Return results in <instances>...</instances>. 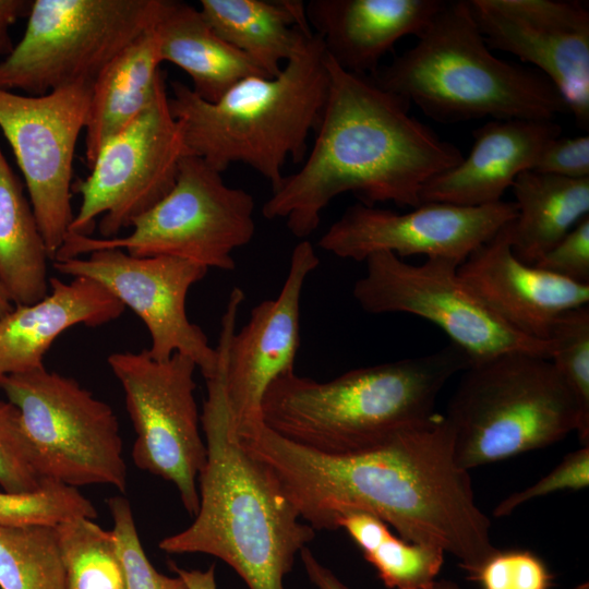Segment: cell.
I'll return each mask as SVG.
<instances>
[{"label": "cell", "instance_id": "9a60e30c", "mask_svg": "<svg viewBox=\"0 0 589 589\" xmlns=\"http://www.w3.org/2000/svg\"><path fill=\"white\" fill-rule=\"evenodd\" d=\"M60 274L92 279L106 288L145 324L152 358L166 361L175 353L190 358L205 380L216 372L218 353L185 309L190 288L208 268L175 256H134L122 249H103L86 257L56 260Z\"/></svg>", "mask_w": 589, "mask_h": 589}, {"label": "cell", "instance_id": "ba28073f", "mask_svg": "<svg viewBox=\"0 0 589 589\" xmlns=\"http://www.w3.org/2000/svg\"><path fill=\"white\" fill-rule=\"evenodd\" d=\"M254 209L248 191L227 185L220 172L187 155L170 192L139 216L127 236L68 235L53 261L122 249L134 256H175L233 271V251L250 243L255 233Z\"/></svg>", "mask_w": 589, "mask_h": 589}, {"label": "cell", "instance_id": "52a82bcc", "mask_svg": "<svg viewBox=\"0 0 589 589\" xmlns=\"http://www.w3.org/2000/svg\"><path fill=\"white\" fill-rule=\"evenodd\" d=\"M444 417L457 465L473 468L557 443L579 410L548 358L508 351L462 371Z\"/></svg>", "mask_w": 589, "mask_h": 589}, {"label": "cell", "instance_id": "f35d334b", "mask_svg": "<svg viewBox=\"0 0 589 589\" xmlns=\"http://www.w3.org/2000/svg\"><path fill=\"white\" fill-rule=\"evenodd\" d=\"M304 569L312 584L317 589H348L338 577L327 567L318 562L308 546L299 553ZM434 589H461L455 582L448 580L436 581Z\"/></svg>", "mask_w": 589, "mask_h": 589}, {"label": "cell", "instance_id": "9c48e42d", "mask_svg": "<svg viewBox=\"0 0 589 589\" xmlns=\"http://www.w3.org/2000/svg\"><path fill=\"white\" fill-rule=\"evenodd\" d=\"M161 0H34L21 40L0 61V89L40 96L94 83L151 28Z\"/></svg>", "mask_w": 589, "mask_h": 589}, {"label": "cell", "instance_id": "8d00e7d4", "mask_svg": "<svg viewBox=\"0 0 589 589\" xmlns=\"http://www.w3.org/2000/svg\"><path fill=\"white\" fill-rule=\"evenodd\" d=\"M534 266L576 283L589 284V216L579 221Z\"/></svg>", "mask_w": 589, "mask_h": 589}, {"label": "cell", "instance_id": "6da1fadb", "mask_svg": "<svg viewBox=\"0 0 589 589\" xmlns=\"http://www.w3.org/2000/svg\"><path fill=\"white\" fill-rule=\"evenodd\" d=\"M236 436L272 471L299 517L314 530L334 531L342 516L366 513L404 540L453 555L469 577L497 550L469 471L455 460L442 413L382 446L351 455L313 452L264 423Z\"/></svg>", "mask_w": 589, "mask_h": 589}, {"label": "cell", "instance_id": "cb8c5ba5", "mask_svg": "<svg viewBox=\"0 0 589 589\" xmlns=\"http://www.w3.org/2000/svg\"><path fill=\"white\" fill-rule=\"evenodd\" d=\"M153 26L119 52L93 83L85 125L88 167L104 144L151 105L165 83Z\"/></svg>", "mask_w": 589, "mask_h": 589}, {"label": "cell", "instance_id": "8fae6325", "mask_svg": "<svg viewBox=\"0 0 589 589\" xmlns=\"http://www.w3.org/2000/svg\"><path fill=\"white\" fill-rule=\"evenodd\" d=\"M365 274L352 296L366 313H408L440 327L462 349L471 363L508 351H524L551 359L553 340L527 337L493 314L464 284L459 264L429 257L409 264L390 252L365 259Z\"/></svg>", "mask_w": 589, "mask_h": 589}, {"label": "cell", "instance_id": "ffe728a7", "mask_svg": "<svg viewBox=\"0 0 589 589\" xmlns=\"http://www.w3.org/2000/svg\"><path fill=\"white\" fill-rule=\"evenodd\" d=\"M561 133L554 120H490L473 130L466 157L422 187L420 203L471 207L497 203L521 172L534 168L542 151Z\"/></svg>", "mask_w": 589, "mask_h": 589}, {"label": "cell", "instance_id": "ac0fdd59", "mask_svg": "<svg viewBox=\"0 0 589 589\" xmlns=\"http://www.w3.org/2000/svg\"><path fill=\"white\" fill-rule=\"evenodd\" d=\"M320 259L308 240L292 250L278 297L257 303L249 321L230 335L225 388L230 426L237 435L264 423L263 397L279 376L293 372L300 345V300Z\"/></svg>", "mask_w": 589, "mask_h": 589}, {"label": "cell", "instance_id": "f1b7e54d", "mask_svg": "<svg viewBox=\"0 0 589 589\" xmlns=\"http://www.w3.org/2000/svg\"><path fill=\"white\" fill-rule=\"evenodd\" d=\"M1 589H65L56 527H0Z\"/></svg>", "mask_w": 589, "mask_h": 589}, {"label": "cell", "instance_id": "277c9868", "mask_svg": "<svg viewBox=\"0 0 589 589\" xmlns=\"http://www.w3.org/2000/svg\"><path fill=\"white\" fill-rule=\"evenodd\" d=\"M470 364L468 354L450 342L429 354L350 370L326 382L293 371L268 386L263 422L320 454L368 452L429 420L443 387Z\"/></svg>", "mask_w": 589, "mask_h": 589}, {"label": "cell", "instance_id": "d6a6232c", "mask_svg": "<svg viewBox=\"0 0 589 589\" xmlns=\"http://www.w3.org/2000/svg\"><path fill=\"white\" fill-rule=\"evenodd\" d=\"M107 505L113 520L112 534L122 562L128 589H187L179 577L159 573L142 546L130 502L112 496Z\"/></svg>", "mask_w": 589, "mask_h": 589}, {"label": "cell", "instance_id": "836d02e7", "mask_svg": "<svg viewBox=\"0 0 589 589\" xmlns=\"http://www.w3.org/2000/svg\"><path fill=\"white\" fill-rule=\"evenodd\" d=\"M40 484L20 411L0 400V486L4 492L20 494L33 492Z\"/></svg>", "mask_w": 589, "mask_h": 589}, {"label": "cell", "instance_id": "484cf974", "mask_svg": "<svg viewBox=\"0 0 589 589\" xmlns=\"http://www.w3.org/2000/svg\"><path fill=\"white\" fill-rule=\"evenodd\" d=\"M517 216L512 221L515 256L534 265L589 213V178L521 172L510 187Z\"/></svg>", "mask_w": 589, "mask_h": 589}, {"label": "cell", "instance_id": "7c38bea8", "mask_svg": "<svg viewBox=\"0 0 589 589\" xmlns=\"http://www.w3.org/2000/svg\"><path fill=\"white\" fill-rule=\"evenodd\" d=\"M108 365L122 387L136 434L133 464L171 482L185 510L195 516L197 479L207 458L194 398L195 363L180 353L158 361L144 349L113 352Z\"/></svg>", "mask_w": 589, "mask_h": 589}, {"label": "cell", "instance_id": "2e32d148", "mask_svg": "<svg viewBox=\"0 0 589 589\" xmlns=\"http://www.w3.org/2000/svg\"><path fill=\"white\" fill-rule=\"evenodd\" d=\"M516 216V204L505 201L474 207L429 202L408 213L356 203L328 227L317 245L357 262L390 252L400 259L422 254L460 265Z\"/></svg>", "mask_w": 589, "mask_h": 589}, {"label": "cell", "instance_id": "e575fe53", "mask_svg": "<svg viewBox=\"0 0 589 589\" xmlns=\"http://www.w3.org/2000/svg\"><path fill=\"white\" fill-rule=\"evenodd\" d=\"M481 589H551L553 575L541 557L528 550H496L469 577Z\"/></svg>", "mask_w": 589, "mask_h": 589}, {"label": "cell", "instance_id": "7a4b0ae2", "mask_svg": "<svg viewBox=\"0 0 589 589\" xmlns=\"http://www.w3.org/2000/svg\"><path fill=\"white\" fill-rule=\"evenodd\" d=\"M327 65L328 94L313 147L262 208L266 219H286L299 239L312 235L322 212L346 192L368 206L417 207L422 187L464 157L411 116L406 99L369 75L342 70L328 56Z\"/></svg>", "mask_w": 589, "mask_h": 589}, {"label": "cell", "instance_id": "7402d4cb", "mask_svg": "<svg viewBox=\"0 0 589 589\" xmlns=\"http://www.w3.org/2000/svg\"><path fill=\"white\" fill-rule=\"evenodd\" d=\"M49 292L37 302L14 305L0 316V383L9 375L44 365L52 342L65 330L96 327L117 320L124 305L98 283L74 277L49 279Z\"/></svg>", "mask_w": 589, "mask_h": 589}, {"label": "cell", "instance_id": "d590c367", "mask_svg": "<svg viewBox=\"0 0 589 589\" xmlns=\"http://www.w3.org/2000/svg\"><path fill=\"white\" fill-rule=\"evenodd\" d=\"M589 484V446H581L566 455L548 474L502 500L494 508L495 517L510 515L520 505L554 492L581 490Z\"/></svg>", "mask_w": 589, "mask_h": 589}, {"label": "cell", "instance_id": "d4e9b609", "mask_svg": "<svg viewBox=\"0 0 589 589\" xmlns=\"http://www.w3.org/2000/svg\"><path fill=\"white\" fill-rule=\"evenodd\" d=\"M206 22L268 77L278 75L313 33L302 1L201 0Z\"/></svg>", "mask_w": 589, "mask_h": 589}, {"label": "cell", "instance_id": "5bb4252c", "mask_svg": "<svg viewBox=\"0 0 589 589\" xmlns=\"http://www.w3.org/2000/svg\"><path fill=\"white\" fill-rule=\"evenodd\" d=\"M92 86L77 83L40 96L0 89V129L22 171L50 261L74 217L73 161L86 125Z\"/></svg>", "mask_w": 589, "mask_h": 589}, {"label": "cell", "instance_id": "74e56055", "mask_svg": "<svg viewBox=\"0 0 589 589\" xmlns=\"http://www.w3.org/2000/svg\"><path fill=\"white\" fill-rule=\"evenodd\" d=\"M532 170L572 179L589 178V136H557L542 151Z\"/></svg>", "mask_w": 589, "mask_h": 589}, {"label": "cell", "instance_id": "30bf717a", "mask_svg": "<svg viewBox=\"0 0 589 589\" xmlns=\"http://www.w3.org/2000/svg\"><path fill=\"white\" fill-rule=\"evenodd\" d=\"M0 388L21 414L40 480L124 493L128 471L117 416L80 383L45 366L9 375Z\"/></svg>", "mask_w": 589, "mask_h": 589}, {"label": "cell", "instance_id": "7bdbcfd3", "mask_svg": "<svg viewBox=\"0 0 589 589\" xmlns=\"http://www.w3.org/2000/svg\"><path fill=\"white\" fill-rule=\"evenodd\" d=\"M575 589H589V585L587 582L580 584Z\"/></svg>", "mask_w": 589, "mask_h": 589}, {"label": "cell", "instance_id": "603a6c76", "mask_svg": "<svg viewBox=\"0 0 589 589\" xmlns=\"http://www.w3.org/2000/svg\"><path fill=\"white\" fill-rule=\"evenodd\" d=\"M153 28L161 62L182 69L192 81V91L206 101H217L248 76H266L215 33L200 9L187 2L161 0Z\"/></svg>", "mask_w": 589, "mask_h": 589}, {"label": "cell", "instance_id": "4fadbf2b", "mask_svg": "<svg viewBox=\"0 0 589 589\" xmlns=\"http://www.w3.org/2000/svg\"><path fill=\"white\" fill-rule=\"evenodd\" d=\"M189 155L180 123L168 104L166 82L151 105L108 140L91 173L73 185L81 204L68 235L91 236L96 219L111 239L164 199L175 185L180 161Z\"/></svg>", "mask_w": 589, "mask_h": 589}, {"label": "cell", "instance_id": "5b68a950", "mask_svg": "<svg viewBox=\"0 0 589 589\" xmlns=\"http://www.w3.org/2000/svg\"><path fill=\"white\" fill-rule=\"evenodd\" d=\"M328 86L327 55L321 37L312 33L274 77L248 76L214 103L173 81L168 104L189 155L220 173L232 164H244L274 190L288 158L296 164L304 160Z\"/></svg>", "mask_w": 589, "mask_h": 589}, {"label": "cell", "instance_id": "83f0119b", "mask_svg": "<svg viewBox=\"0 0 589 589\" xmlns=\"http://www.w3.org/2000/svg\"><path fill=\"white\" fill-rule=\"evenodd\" d=\"M65 589H128L112 531L76 517L56 526Z\"/></svg>", "mask_w": 589, "mask_h": 589}, {"label": "cell", "instance_id": "f546056e", "mask_svg": "<svg viewBox=\"0 0 589 589\" xmlns=\"http://www.w3.org/2000/svg\"><path fill=\"white\" fill-rule=\"evenodd\" d=\"M554 350L551 361L570 390L578 410L577 436L589 446V308L567 310L551 328Z\"/></svg>", "mask_w": 589, "mask_h": 589}, {"label": "cell", "instance_id": "e0dca14e", "mask_svg": "<svg viewBox=\"0 0 589 589\" xmlns=\"http://www.w3.org/2000/svg\"><path fill=\"white\" fill-rule=\"evenodd\" d=\"M489 48L538 68L589 127V10L578 0H468Z\"/></svg>", "mask_w": 589, "mask_h": 589}, {"label": "cell", "instance_id": "b9f144b4", "mask_svg": "<svg viewBox=\"0 0 589 589\" xmlns=\"http://www.w3.org/2000/svg\"><path fill=\"white\" fill-rule=\"evenodd\" d=\"M14 304L12 303L11 299L9 298L5 289L3 288L1 281H0V316L7 314L13 309Z\"/></svg>", "mask_w": 589, "mask_h": 589}, {"label": "cell", "instance_id": "1f68e13d", "mask_svg": "<svg viewBox=\"0 0 589 589\" xmlns=\"http://www.w3.org/2000/svg\"><path fill=\"white\" fill-rule=\"evenodd\" d=\"M93 503L76 488L43 480L28 493L0 492V527L51 526L76 518H97Z\"/></svg>", "mask_w": 589, "mask_h": 589}, {"label": "cell", "instance_id": "8992f818", "mask_svg": "<svg viewBox=\"0 0 589 589\" xmlns=\"http://www.w3.org/2000/svg\"><path fill=\"white\" fill-rule=\"evenodd\" d=\"M417 38L369 76L435 121L553 120L568 112L541 72L491 52L468 0L444 1Z\"/></svg>", "mask_w": 589, "mask_h": 589}, {"label": "cell", "instance_id": "4316f807", "mask_svg": "<svg viewBox=\"0 0 589 589\" xmlns=\"http://www.w3.org/2000/svg\"><path fill=\"white\" fill-rule=\"evenodd\" d=\"M49 261L23 184L0 147V281L14 305L49 292Z\"/></svg>", "mask_w": 589, "mask_h": 589}, {"label": "cell", "instance_id": "3957f363", "mask_svg": "<svg viewBox=\"0 0 589 589\" xmlns=\"http://www.w3.org/2000/svg\"><path fill=\"white\" fill-rule=\"evenodd\" d=\"M201 425L207 458L199 479V509L184 530L160 540L169 554L203 553L233 568L249 589H284L296 556L315 537L272 471L251 456L230 426L225 388L227 339L216 347Z\"/></svg>", "mask_w": 589, "mask_h": 589}, {"label": "cell", "instance_id": "d6986e66", "mask_svg": "<svg viewBox=\"0 0 589 589\" xmlns=\"http://www.w3.org/2000/svg\"><path fill=\"white\" fill-rule=\"evenodd\" d=\"M469 290L514 330L550 340L555 318L588 305L589 284L576 283L518 260L512 221L477 248L457 268Z\"/></svg>", "mask_w": 589, "mask_h": 589}, {"label": "cell", "instance_id": "4dcf8cb0", "mask_svg": "<svg viewBox=\"0 0 589 589\" xmlns=\"http://www.w3.org/2000/svg\"><path fill=\"white\" fill-rule=\"evenodd\" d=\"M362 553L388 589H434L445 556L441 549L404 540L389 528Z\"/></svg>", "mask_w": 589, "mask_h": 589}, {"label": "cell", "instance_id": "60d3db41", "mask_svg": "<svg viewBox=\"0 0 589 589\" xmlns=\"http://www.w3.org/2000/svg\"><path fill=\"white\" fill-rule=\"evenodd\" d=\"M169 567L184 581L187 589H217L214 565H211L206 570H189L169 562Z\"/></svg>", "mask_w": 589, "mask_h": 589}, {"label": "cell", "instance_id": "ab89813d", "mask_svg": "<svg viewBox=\"0 0 589 589\" xmlns=\"http://www.w3.org/2000/svg\"><path fill=\"white\" fill-rule=\"evenodd\" d=\"M32 1L0 0V55H8L12 50L10 27L19 17L28 14Z\"/></svg>", "mask_w": 589, "mask_h": 589}, {"label": "cell", "instance_id": "44dd1931", "mask_svg": "<svg viewBox=\"0 0 589 589\" xmlns=\"http://www.w3.org/2000/svg\"><path fill=\"white\" fill-rule=\"evenodd\" d=\"M442 0H311L310 28L326 55L342 70L372 75L382 58L408 35L418 36L441 9Z\"/></svg>", "mask_w": 589, "mask_h": 589}]
</instances>
